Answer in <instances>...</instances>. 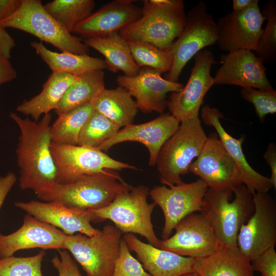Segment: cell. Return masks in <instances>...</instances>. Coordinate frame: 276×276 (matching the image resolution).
Returning a JSON list of instances; mask_svg holds the SVG:
<instances>
[{"label": "cell", "instance_id": "e575fe53", "mask_svg": "<svg viewBox=\"0 0 276 276\" xmlns=\"http://www.w3.org/2000/svg\"><path fill=\"white\" fill-rule=\"evenodd\" d=\"M45 255L40 250L32 256L0 258V276H42L41 263Z\"/></svg>", "mask_w": 276, "mask_h": 276}, {"label": "cell", "instance_id": "7bdbcfd3", "mask_svg": "<svg viewBox=\"0 0 276 276\" xmlns=\"http://www.w3.org/2000/svg\"><path fill=\"white\" fill-rule=\"evenodd\" d=\"M263 157L268 164L271 170V176L269 178L271 183L276 189V145L273 143H270Z\"/></svg>", "mask_w": 276, "mask_h": 276}, {"label": "cell", "instance_id": "9a60e30c", "mask_svg": "<svg viewBox=\"0 0 276 276\" xmlns=\"http://www.w3.org/2000/svg\"><path fill=\"white\" fill-rule=\"evenodd\" d=\"M194 65L189 79L181 91L171 93L167 107L179 122L199 116L204 97L214 85L211 75L212 65L216 63L213 53L207 49L194 56Z\"/></svg>", "mask_w": 276, "mask_h": 276}, {"label": "cell", "instance_id": "5b68a950", "mask_svg": "<svg viewBox=\"0 0 276 276\" xmlns=\"http://www.w3.org/2000/svg\"><path fill=\"white\" fill-rule=\"evenodd\" d=\"M199 116L182 121L158 153L156 166L160 183L169 186L183 182L194 158L201 152L207 139Z\"/></svg>", "mask_w": 276, "mask_h": 276}, {"label": "cell", "instance_id": "e0dca14e", "mask_svg": "<svg viewBox=\"0 0 276 276\" xmlns=\"http://www.w3.org/2000/svg\"><path fill=\"white\" fill-rule=\"evenodd\" d=\"M161 74L152 68L143 67L135 76H118L117 82L135 98L138 109L144 113L155 111L161 114L167 107V94L179 92L184 86L181 83L163 78Z\"/></svg>", "mask_w": 276, "mask_h": 276}, {"label": "cell", "instance_id": "8992f818", "mask_svg": "<svg viewBox=\"0 0 276 276\" xmlns=\"http://www.w3.org/2000/svg\"><path fill=\"white\" fill-rule=\"evenodd\" d=\"M150 190L139 185L117 195L107 206L90 210L96 222L109 219L123 234H137L144 237L148 243L159 248L160 240L155 234L151 215L156 205L147 201Z\"/></svg>", "mask_w": 276, "mask_h": 276}, {"label": "cell", "instance_id": "f546056e", "mask_svg": "<svg viewBox=\"0 0 276 276\" xmlns=\"http://www.w3.org/2000/svg\"><path fill=\"white\" fill-rule=\"evenodd\" d=\"M104 75L103 70L92 71L79 75L80 81L67 89L55 112L59 116L91 103L105 88Z\"/></svg>", "mask_w": 276, "mask_h": 276}, {"label": "cell", "instance_id": "7dc6e473", "mask_svg": "<svg viewBox=\"0 0 276 276\" xmlns=\"http://www.w3.org/2000/svg\"><path fill=\"white\" fill-rule=\"evenodd\" d=\"M180 276H198V275L194 272H191L184 274Z\"/></svg>", "mask_w": 276, "mask_h": 276}, {"label": "cell", "instance_id": "484cf974", "mask_svg": "<svg viewBox=\"0 0 276 276\" xmlns=\"http://www.w3.org/2000/svg\"><path fill=\"white\" fill-rule=\"evenodd\" d=\"M80 80L79 76L52 73L43 84L41 92L31 99L24 101L17 106L16 110L38 121L41 115L55 110L67 89Z\"/></svg>", "mask_w": 276, "mask_h": 276}, {"label": "cell", "instance_id": "1f68e13d", "mask_svg": "<svg viewBox=\"0 0 276 276\" xmlns=\"http://www.w3.org/2000/svg\"><path fill=\"white\" fill-rule=\"evenodd\" d=\"M46 11L70 33L91 14L93 0H54L44 5Z\"/></svg>", "mask_w": 276, "mask_h": 276}, {"label": "cell", "instance_id": "4fadbf2b", "mask_svg": "<svg viewBox=\"0 0 276 276\" xmlns=\"http://www.w3.org/2000/svg\"><path fill=\"white\" fill-rule=\"evenodd\" d=\"M189 172L198 176L208 188L233 191L243 184L239 169L217 133H211Z\"/></svg>", "mask_w": 276, "mask_h": 276}, {"label": "cell", "instance_id": "d6986e66", "mask_svg": "<svg viewBox=\"0 0 276 276\" xmlns=\"http://www.w3.org/2000/svg\"><path fill=\"white\" fill-rule=\"evenodd\" d=\"M179 124L180 122L170 113H163L148 122L124 127L98 149L105 152L119 143L139 142L147 147L149 151V166H155L160 149Z\"/></svg>", "mask_w": 276, "mask_h": 276}, {"label": "cell", "instance_id": "30bf717a", "mask_svg": "<svg viewBox=\"0 0 276 276\" xmlns=\"http://www.w3.org/2000/svg\"><path fill=\"white\" fill-rule=\"evenodd\" d=\"M51 150L57 169L58 183H71L81 176L106 169L139 170L132 165L113 159L98 148L52 143Z\"/></svg>", "mask_w": 276, "mask_h": 276}, {"label": "cell", "instance_id": "f1b7e54d", "mask_svg": "<svg viewBox=\"0 0 276 276\" xmlns=\"http://www.w3.org/2000/svg\"><path fill=\"white\" fill-rule=\"evenodd\" d=\"M30 45L52 73L79 76L90 71L107 68L104 60L99 58L67 52L57 53L47 49L41 42L33 41Z\"/></svg>", "mask_w": 276, "mask_h": 276}, {"label": "cell", "instance_id": "5bb4252c", "mask_svg": "<svg viewBox=\"0 0 276 276\" xmlns=\"http://www.w3.org/2000/svg\"><path fill=\"white\" fill-rule=\"evenodd\" d=\"M174 229L175 232L173 235L160 240V248L196 259L224 246L217 238L206 218L201 213L187 216Z\"/></svg>", "mask_w": 276, "mask_h": 276}, {"label": "cell", "instance_id": "ba28073f", "mask_svg": "<svg viewBox=\"0 0 276 276\" xmlns=\"http://www.w3.org/2000/svg\"><path fill=\"white\" fill-rule=\"evenodd\" d=\"M122 235L111 224L106 225L92 237L80 233L67 235L64 249L81 265L86 276H112Z\"/></svg>", "mask_w": 276, "mask_h": 276}, {"label": "cell", "instance_id": "7402d4cb", "mask_svg": "<svg viewBox=\"0 0 276 276\" xmlns=\"http://www.w3.org/2000/svg\"><path fill=\"white\" fill-rule=\"evenodd\" d=\"M201 117L203 122L213 127L225 150L238 166L242 181L249 192L268 193L273 187L269 178L255 171L248 163L242 150V143L245 137L242 135L239 139L227 133L222 125L220 119L223 118L222 113L209 105H204L201 109Z\"/></svg>", "mask_w": 276, "mask_h": 276}, {"label": "cell", "instance_id": "603a6c76", "mask_svg": "<svg viewBox=\"0 0 276 276\" xmlns=\"http://www.w3.org/2000/svg\"><path fill=\"white\" fill-rule=\"evenodd\" d=\"M133 0H115L101 7L78 24L73 32L87 38L118 32L138 20L142 9Z\"/></svg>", "mask_w": 276, "mask_h": 276}, {"label": "cell", "instance_id": "ac0fdd59", "mask_svg": "<svg viewBox=\"0 0 276 276\" xmlns=\"http://www.w3.org/2000/svg\"><path fill=\"white\" fill-rule=\"evenodd\" d=\"M220 63L214 84L274 90L267 77L263 61L252 51L239 50L222 54Z\"/></svg>", "mask_w": 276, "mask_h": 276}, {"label": "cell", "instance_id": "ab89813d", "mask_svg": "<svg viewBox=\"0 0 276 276\" xmlns=\"http://www.w3.org/2000/svg\"><path fill=\"white\" fill-rule=\"evenodd\" d=\"M59 256L55 255L51 260L57 270L58 276H82L76 261L65 249H58Z\"/></svg>", "mask_w": 276, "mask_h": 276}, {"label": "cell", "instance_id": "7a4b0ae2", "mask_svg": "<svg viewBox=\"0 0 276 276\" xmlns=\"http://www.w3.org/2000/svg\"><path fill=\"white\" fill-rule=\"evenodd\" d=\"M132 188L117 171L106 169L81 176L71 183L47 186L35 194L43 201H56L81 211L95 210L108 205L117 195Z\"/></svg>", "mask_w": 276, "mask_h": 276}, {"label": "cell", "instance_id": "2e32d148", "mask_svg": "<svg viewBox=\"0 0 276 276\" xmlns=\"http://www.w3.org/2000/svg\"><path fill=\"white\" fill-rule=\"evenodd\" d=\"M265 20L259 6L254 0L245 9L232 11L221 17L217 23L220 50L231 52L246 50L256 52L258 49Z\"/></svg>", "mask_w": 276, "mask_h": 276}, {"label": "cell", "instance_id": "7c38bea8", "mask_svg": "<svg viewBox=\"0 0 276 276\" xmlns=\"http://www.w3.org/2000/svg\"><path fill=\"white\" fill-rule=\"evenodd\" d=\"M255 211L238 234L237 247L248 259L258 256L276 242V202L268 193L252 195Z\"/></svg>", "mask_w": 276, "mask_h": 276}, {"label": "cell", "instance_id": "cb8c5ba5", "mask_svg": "<svg viewBox=\"0 0 276 276\" xmlns=\"http://www.w3.org/2000/svg\"><path fill=\"white\" fill-rule=\"evenodd\" d=\"M129 250L134 251L151 276H180L194 272L196 259L183 257L141 241L131 233L122 237Z\"/></svg>", "mask_w": 276, "mask_h": 276}, {"label": "cell", "instance_id": "f35d334b", "mask_svg": "<svg viewBox=\"0 0 276 276\" xmlns=\"http://www.w3.org/2000/svg\"><path fill=\"white\" fill-rule=\"evenodd\" d=\"M254 271L261 276H276V252L274 246L266 249L261 255L250 260Z\"/></svg>", "mask_w": 276, "mask_h": 276}, {"label": "cell", "instance_id": "d6a6232c", "mask_svg": "<svg viewBox=\"0 0 276 276\" xmlns=\"http://www.w3.org/2000/svg\"><path fill=\"white\" fill-rule=\"evenodd\" d=\"M127 41L132 57L139 67H149L161 74L170 71L173 60L170 50L161 49L143 41L128 40Z\"/></svg>", "mask_w": 276, "mask_h": 276}, {"label": "cell", "instance_id": "3957f363", "mask_svg": "<svg viewBox=\"0 0 276 276\" xmlns=\"http://www.w3.org/2000/svg\"><path fill=\"white\" fill-rule=\"evenodd\" d=\"M141 17L119 33L126 40L147 42L163 50L181 34L186 14L182 0H144Z\"/></svg>", "mask_w": 276, "mask_h": 276}, {"label": "cell", "instance_id": "b9f144b4", "mask_svg": "<svg viewBox=\"0 0 276 276\" xmlns=\"http://www.w3.org/2000/svg\"><path fill=\"white\" fill-rule=\"evenodd\" d=\"M15 45L14 38L0 24V57L10 59L11 51Z\"/></svg>", "mask_w": 276, "mask_h": 276}, {"label": "cell", "instance_id": "74e56055", "mask_svg": "<svg viewBox=\"0 0 276 276\" xmlns=\"http://www.w3.org/2000/svg\"><path fill=\"white\" fill-rule=\"evenodd\" d=\"M112 276H151L140 262L132 256L123 237Z\"/></svg>", "mask_w": 276, "mask_h": 276}, {"label": "cell", "instance_id": "277c9868", "mask_svg": "<svg viewBox=\"0 0 276 276\" xmlns=\"http://www.w3.org/2000/svg\"><path fill=\"white\" fill-rule=\"evenodd\" d=\"M255 211L252 194L243 184L234 191L208 188L201 213L208 219L218 240L224 245L236 247L241 225Z\"/></svg>", "mask_w": 276, "mask_h": 276}, {"label": "cell", "instance_id": "9c48e42d", "mask_svg": "<svg viewBox=\"0 0 276 276\" xmlns=\"http://www.w3.org/2000/svg\"><path fill=\"white\" fill-rule=\"evenodd\" d=\"M219 37L217 22L208 12L206 4L200 1L186 15L185 27L170 48L173 63L164 78L177 82L187 62L202 49L217 43Z\"/></svg>", "mask_w": 276, "mask_h": 276}, {"label": "cell", "instance_id": "44dd1931", "mask_svg": "<svg viewBox=\"0 0 276 276\" xmlns=\"http://www.w3.org/2000/svg\"><path fill=\"white\" fill-rule=\"evenodd\" d=\"M66 235L27 214L17 231L6 235L0 233V258L13 256L15 252L24 249H64Z\"/></svg>", "mask_w": 276, "mask_h": 276}, {"label": "cell", "instance_id": "8fae6325", "mask_svg": "<svg viewBox=\"0 0 276 276\" xmlns=\"http://www.w3.org/2000/svg\"><path fill=\"white\" fill-rule=\"evenodd\" d=\"M208 189L204 181L199 178L191 183L155 186L150 190L149 195L161 208L164 215L163 240L171 236L175 226L183 218L201 212Z\"/></svg>", "mask_w": 276, "mask_h": 276}, {"label": "cell", "instance_id": "bcb514c9", "mask_svg": "<svg viewBox=\"0 0 276 276\" xmlns=\"http://www.w3.org/2000/svg\"><path fill=\"white\" fill-rule=\"evenodd\" d=\"M254 0H233V11H239L248 7Z\"/></svg>", "mask_w": 276, "mask_h": 276}, {"label": "cell", "instance_id": "d590c367", "mask_svg": "<svg viewBox=\"0 0 276 276\" xmlns=\"http://www.w3.org/2000/svg\"><path fill=\"white\" fill-rule=\"evenodd\" d=\"M267 20L266 27L263 29L256 55L264 62L270 63L276 57V3L274 0L267 2L261 11Z\"/></svg>", "mask_w": 276, "mask_h": 276}, {"label": "cell", "instance_id": "ffe728a7", "mask_svg": "<svg viewBox=\"0 0 276 276\" xmlns=\"http://www.w3.org/2000/svg\"><path fill=\"white\" fill-rule=\"evenodd\" d=\"M14 204L38 220L60 228L67 235L78 233L92 237L100 231L91 224L96 220L90 210L71 209L56 201H17Z\"/></svg>", "mask_w": 276, "mask_h": 276}, {"label": "cell", "instance_id": "4dcf8cb0", "mask_svg": "<svg viewBox=\"0 0 276 276\" xmlns=\"http://www.w3.org/2000/svg\"><path fill=\"white\" fill-rule=\"evenodd\" d=\"M94 111L91 103L58 116L51 125L52 143L77 145L81 130Z\"/></svg>", "mask_w": 276, "mask_h": 276}, {"label": "cell", "instance_id": "83f0119b", "mask_svg": "<svg viewBox=\"0 0 276 276\" xmlns=\"http://www.w3.org/2000/svg\"><path fill=\"white\" fill-rule=\"evenodd\" d=\"M95 111L120 128L132 124L138 109L135 101L124 88H104L91 102Z\"/></svg>", "mask_w": 276, "mask_h": 276}, {"label": "cell", "instance_id": "836d02e7", "mask_svg": "<svg viewBox=\"0 0 276 276\" xmlns=\"http://www.w3.org/2000/svg\"><path fill=\"white\" fill-rule=\"evenodd\" d=\"M120 129L110 120L94 110L81 130L77 145L98 148Z\"/></svg>", "mask_w": 276, "mask_h": 276}, {"label": "cell", "instance_id": "ee69618b", "mask_svg": "<svg viewBox=\"0 0 276 276\" xmlns=\"http://www.w3.org/2000/svg\"><path fill=\"white\" fill-rule=\"evenodd\" d=\"M16 72L9 59L0 57V85L14 80Z\"/></svg>", "mask_w": 276, "mask_h": 276}, {"label": "cell", "instance_id": "d4e9b609", "mask_svg": "<svg viewBox=\"0 0 276 276\" xmlns=\"http://www.w3.org/2000/svg\"><path fill=\"white\" fill-rule=\"evenodd\" d=\"M193 271L198 276H254L250 259L237 247L226 246L196 259Z\"/></svg>", "mask_w": 276, "mask_h": 276}, {"label": "cell", "instance_id": "f6af8a7d", "mask_svg": "<svg viewBox=\"0 0 276 276\" xmlns=\"http://www.w3.org/2000/svg\"><path fill=\"white\" fill-rule=\"evenodd\" d=\"M21 0H0V21L13 15L18 9Z\"/></svg>", "mask_w": 276, "mask_h": 276}, {"label": "cell", "instance_id": "60d3db41", "mask_svg": "<svg viewBox=\"0 0 276 276\" xmlns=\"http://www.w3.org/2000/svg\"><path fill=\"white\" fill-rule=\"evenodd\" d=\"M17 181V177L12 172L0 176V211L6 198Z\"/></svg>", "mask_w": 276, "mask_h": 276}, {"label": "cell", "instance_id": "8d00e7d4", "mask_svg": "<svg viewBox=\"0 0 276 276\" xmlns=\"http://www.w3.org/2000/svg\"><path fill=\"white\" fill-rule=\"evenodd\" d=\"M240 95L245 101L251 103L260 121H264L268 114L276 112V91L256 89L250 87H243Z\"/></svg>", "mask_w": 276, "mask_h": 276}, {"label": "cell", "instance_id": "c3c4849f", "mask_svg": "<svg viewBox=\"0 0 276 276\" xmlns=\"http://www.w3.org/2000/svg\"><path fill=\"white\" fill-rule=\"evenodd\" d=\"M260 276H261V275H260Z\"/></svg>", "mask_w": 276, "mask_h": 276}, {"label": "cell", "instance_id": "52a82bcc", "mask_svg": "<svg viewBox=\"0 0 276 276\" xmlns=\"http://www.w3.org/2000/svg\"><path fill=\"white\" fill-rule=\"evenodd\" d=\"M4 28H12L30 33L62 52L88 55V47L72 35L45 9L40 0H21L17 10L0 21Z\"/></svg>", "mask_w": 276, "mask_h": 276}, {"label": "cell", "instance_id": "6da1fadb", "mask_svg": "<svg viewBox=\"0 0 276 276\" xmlns=\"http://www.w3.org/2000/svg\"><path fill=\"white\" fill-rule=\"evenodd\" d=\"M10 117L20 130L15 150L20 189L36 193L58 183L57 169L51 150V113L44 114L38 121L22 118L14 112H11Z\"/></svg>", "mask_w": 276, "mask_h": 276}, {"label": "cell", "instance_id": "4316f807", "mask_svg": "<svg viewBox=\"0 0 276 276\" xmlns=\"http://www.w3.org/2000/svg\"><path fill=\"white\" fill-rule=\"evenodd\" d=\"M84 43L103 55L107 69L112 72L121 71L128 76H135L139 74L141 68L132 57L127 40L119 33L88 38Z\"/></svg>", "mask_w": 276, "mask_h": 276}]
</instances>
